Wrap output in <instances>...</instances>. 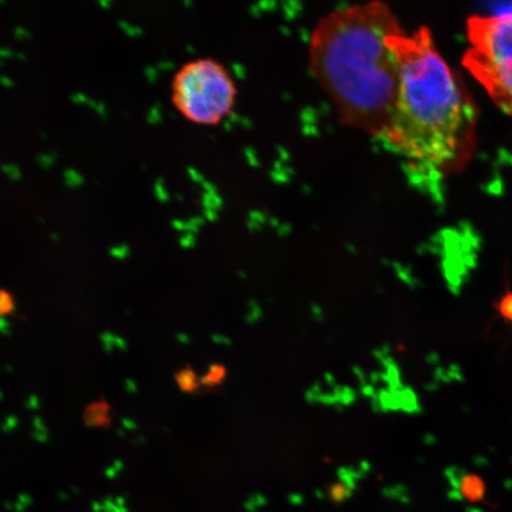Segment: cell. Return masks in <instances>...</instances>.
I'll return each instance as SVG.
<instances>
[{"instance_id": "obj_1", "label": "cell", "mask_w": 512, "mask_h": 512, "mask_svg": "<svg viewBox=\"0 0 512 512\" xmlns=\"http://www.w3.org/2000/svg\"><path fill=\"white\" fill-rule=\"evenodd\" d=\"M400 28L383 2L336 10L316 25L310 67L342 124L379 138L386 130L400 85L389 38Z\"/></svg>"}, {"instance_id": "obj_2", "label": "cell", "mask_w": 512, "mask_h": 512, "mask_svg": "<svg viewBox=\"0 0 512 512\" xmlns=\"http://www.w3.org/2000/svg\"><path fill=\"white\" fill-rule=\"evenodd\" d=\"M400 67V85L381 139L406 159L416 174L434 177L465 155L475 128V107L443 56L430 30L389 38Z\"/></svg>"}, {"instance_id": "obj_3", "label": "cell", "mask_w": 512, "mask_h": 512, "mask_svg": "<svg viewBox=\"0 0 512 512\" xmlns=\"http://www.w3.org/2000/svg\"><path fill=\"white\" fill-rule=\"evenodd\" d=\"M232 74L213 59H197L179 68L171 85L172 104L197 125L214 126L232 113L236 101Z\"/></svg>"}, {"instance_id": "obj_4", "label": "cell", "mask_w": 512, "mask_h": 512, "mask_svg": "<svg viewBox=\"0 0 512 512\" xmlns=\"http://www.w3.org/2000/svg\"><path fill=\"white\" fill-rule=\"evenodd\" d=\"M467 28L471 48L465 55V66L496 105L512 117V12L473 17Z\"/></svg>"}, {"instance_id": "obj_5", "label": "cell", "mask_w": 512, "mask_h": 512, "mask_svg": "<svg viewBox=\"0 0 512 512\" xmlns=\"http://www.w3.org/2000/svg\"><path fill=\"white\" fill-rule=\"evenodd\" d=\"M111 407L105 400L94 402L85 409V425L89 428H108L111 426Z\"/></svg>"}, {"instance_id": "obj_6", "label": "cell", "mask_w": 512, "mask_h": 512, "mask_svg": "<svg viewBox=\"0 0 512 512\" xmlns=\"http://www.w3.org/2000/svg\"><path fill=\"white\" fill-rule=\"evenodd\" d=\"M175 381L183 393L194 394L202 386L200 377L191 367L178 370L175 374Z\"/></svg>"}, {"instance_id": "obj_7", "label": "cell", "mask_w": 512, "mask_h": 512, "mask_svg": "<svg viewBox=\"0 0 512 512\" xmlns=\"http://www.w3.org/2000/svg\"><path fill=\"white\" fill-rule=\"evenodd\" d=\"M460 490L466 498L478 501L484 496L485 485L483 479L477 475H465L460 483Z\"/></svg>"}, {"instance_id": "obj_8", "label": "cell", "mask_w": 512, "mask_h": 512, "mask_svg": "<svg viewBox=\"0 0 512 512\" xmlns=\"http://www.w3.org/2000/svg\"><path fill=\"white\" fill-rule=\"evenodd\" d=\"M227 373V368L222 366V364H211L207 374L201 377V384L206 388L219 387L226 380Z\"/></svg>"}, {"instance_id": "obj_9", "label": "cell", "mask_w": 512, "mask_h": 512, "mask_svg": "<svg viewBox=\"0 0 512 512\" xmlns=\"http://www.w3.org/2000/svg\"><path fill=\"white\" fill-rule=\"evenodd\" d=\"M100 342L102 344V349H104L107 355H112L115 349H118L121 352H125L128 349L126 339L118 335H114L110 331L102 332L100 335Z\"/></svg>"}, {"instance_id": "obj_10", "label": "cell", "mask_w": 512, "mask_h": 512, "mask_svg": "<svg viewBox=\"0 0 512 512\" xmlns=\"http://www.w3.org/2000/svg\"><path fill=\"white\" fill-rule=\"evenodd\" d=\"M496 310L505 322L512 324V291L503 294L495 305Z\"/></svg>"}, {"instance_id": "obj_11", "label": "cell", "mask_w": 512, "mask_h": 512, "mask_svg": "<svg viewBox=\"0 0 512 512\" xmlns=\"http://www.w3.org/2000/svg\"><path fill=\"white\" fill-rule=\"evenodd\" d=\"M32 426H34V432L31 433L32 438H34L38 444L48 443V427L41 416H35L34 420H32Z\"/></svg>"}, {"instance_id": "obj_12", "label": "cell", "mask_w": 512, "mask_h": 512, "mask_svg": "<svg viewBox=\"0 0 512 512\" xmlns=\"http://www.w3.org/2000/svg\"><path fill=\"white\" fill-rule=\"evenodd\" d=\"M16 302L14 296L3 288H0V317L14 315Z\"/></svg>"}, {"instance_id": "obj_13", "label": "cell", "mask_w": 512, "mask_h": 512, "mask_svg": "<svg viewBox=\"0 0 512 512\" xmlns=\"http://www.w3.org/2000/svg\"><path fill=\"white\" fill-rule=\"evenodd\" d=\"M19 426V419L17 418L16 415H10L8 416V418H6L2 424V426H0V428H2V431L4 433H11V432H14L16 430V428Z\"/></svg>"}, {"instance_id": "obj_14", "label": "cell", "mask_w": 512, "mask_h": 512, "mask_svg": "<svg viewBox=\"0 0 512 512\" xmlns=\"http://www.w3.org/2000/svg\"><path fill=\"white\" fill-rule=\"evenodd\" d=\"M25 407L30 409V411H38V409H41L42 402L40 396L36 394L29 395V398L25 401Z\"/></svg>"}, {"instance_id": "obj_15", "label": "cell", "mask_w": 512, "mask_h": 512, "mask_svg": "<svg viewBox=\"0 0 512 512\" xmlns=\"http://www.w3.org/2000/svg\"><path fill=\"white\" fill-rule=\"evenodd\" d=\"M12 334L11 324L5 317H0V335L9 337Z\"/></svg>"}, {"instance_id": "obj_16", "label": "cell", "mask_w": 512, "mask_h": 512, "mask_svg": "<svg viewBox=\"0 0 512 512\" xmlns=\"http://www.w3.org/2000/svg\"><path fill=\"white\" fill-rule=\"evenodd\" d=\"M121 425H123V428L125 431H137L138 430L137 422L131 418L121 419Z\"/></svg>"}, {"instance_id": "obj_17", "label": "cell", "mask_w": 512, "mask_h": 512, "mask_svg": "<svg viewBox=\"0 0 512 512\" xmlns=\"http://www.w3.org/2000/svg\"><path fill=\"white\" fill-rule=\"evenodd\" d=\"M125 389L128 394H137L138 393V386L137 382L132 379L125 380Z\"/></svg>"}, {"instance_id": "obj_18", "label": "cell", "mask_w": 512, "mask_h": 512, "mask_svg": "<svg viewBox=\"0 0 512 512\" xmlns=\"http://www.w3.org/2000/svg\"><path fill=\"white\" fill-rule=\"evenodd\" d=\"M177 341L179 343H188L189 338L187 336L183 335V334H178L177 335Z\"/></svg>"}, {"instance_id": "obj_19", "label": "cell", "mask_w": 512, "mask_h": 512, "mask_svg": "<svg viewBox=\"0 0 512 512\" xmlns=\"http://www.w3.org/2000/svg\"><path fill=\"white\" fill-rule=\"evenodd\" d=\"M117 433L120 438H125L127 431H125L123 427H120V428H118Z\"/></svg>"}, {"instance_id": "obj_20", "label": "cell", "mask_w": 512, "mask_h": 512, "mask_svg": "<svg viewBox=\"0 0 512 512\" xmlns=\"http://www.w3.org/2000/svg\"><path fill=\"white\" fill-rule=\"evenodd\" d=\"M134 443L145 444L146 440L143 437H139L136 441H134Z\"/></svg>"}, {"instance_id": "obj_21", "label": "cell", "mask_w": 512, "mask_h": 512, "mask_svg": "<svg viewBox=\"0 0 512 512\" xmlns=\"http://www.w3.org/2000/svg\"><path fill=\"white\" fill-rule=\"evenodd\" d=\"M6 371H8V373H14V369H12V367L9 366H6Z\"/></svg>"}, {"instance_id": "obj_22", "label": "cell", "mask_w": 512, "mask_h": 512, "mask_svg": "<svg viewBox=\"0 0 512 512\" xmlns=\"http://www.w3.org/2000/svg\"><path fill=\"white\" fill-rule=\"evenodd\" d=\"M4 398V394L2 392H0V401H2Z\"/></svg>"}]
</instances>
